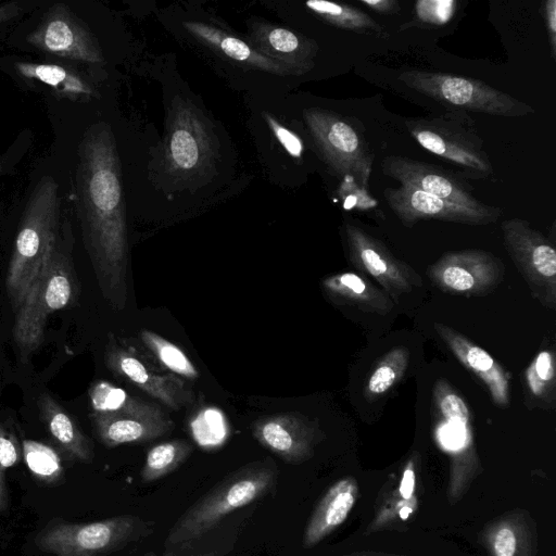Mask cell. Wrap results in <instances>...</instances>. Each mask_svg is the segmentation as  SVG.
Returning <instances> with one entry per match:
<instances>
[{
  "label": "cell",
  "mask_w": 556,
  "mask_h": 556,
  "mask_svg": "<svg viewBox=\"0 0 556 556\" xmlns=\"http://www.w3.org/2000/svg\"><path fill=\"white\" fill-rule=\"evenodd\" d=\"M383 195L389 207L405 227L420 220H442L469 226H486L497 222L503 210L491 205L488 210H475L444 201L409 186L388 187Z\"/></svg>",
  "instance_id": "14"
},
{
  "label": "cell",
  "mask_w": 556,
  "mask_h": 556,
  "mask_svg": "<svg viewBox=\"0 0 556 556\" xmlns=\"http://www.w3.org/2000/svg\"><path fill=\"white\" fill-rule=\"evenodd\" d=\"M303 115L331 172L343 182L367 190L375 156L355 122L319 108L305 109Z\"/></svg>",
  "instance_id": "6"
},
{
  "label": "cell",
  "mask_w": 556,
  "mask_h": 556,
  "mask_svg": "<svg viewBox=\"0 0 556 556\" xmlns=\"http://www.w3.org/2000/svg\"><path fill=\"white\" fill-rule=\"evenodd\" d=\"M410 136L427 151L464 169L467 177L486 179L493 175L483 140L465 113L405 118Z\"/></svg>",
  "instance_id": "7"
},
{
  "label": "cell",
  "mask_w": 556,
  "mask_h": 556,
  "mask_svg": "<svg viewBox=\"0 0 556 556\" xmlns=\"http://www.w3.org/2000/svg\"><path fill=\"white\" fill-rule=\"evenodd\" d=\"M190 547L181 549H165L162 554L149 552L142 556H225L229 552V548H210L206 551H191Z\"/></svg>",
  "instance_id": "41"
},
{
  "label": "cell",
  "mask_w": 556,
  "mask_h": 556,
  "mask_svg": "<svg viewBox=\"0 0 556 556\" xmlns=\"http://www.w3.org/2000/svg\"><path fill=\"white\" fill-rule=\"evenodd\" d=\"M359 3L367 9L383 15L396 14L401 10V4L396 0H361Z\"/></svg>",
  "instance_id": "42"
},
{
  "label": "cell",
  "mask_w": 556,
  "mask_h": 556,
  "mask_svg": "<svg viewBox=\"0 0 556 556\" xmlns=\"http://www.w3.org/2000/svg\"><path fill=\"white\" fill-rule=\"evenodd\" d=\"M105 365L116 376L127 380L167 407L179 410L193 401V393L173 375H157L132 352L111 337L105 348Z\"/></svg>",
  "instance_id": "18"
},
{
  "label": "cell",
  "mask_w": 556,
  "mask_h": 556,
  "mask_svg": "<svg viewBox=\"0 0 556 556\" xmlns=\"http://www.w3.org/2000/svg\"><path fill=\"white\" fill-rule=\"evenodd\" d=\"M252 434L263 447L290 465L311 459L320 440L317 427L295 413L261 417L253 422Z\"/></svg>",
  "instance_id": "17"
},
{
  "label": "cell",
  "mask_w": 556,
  "mask_h": 556,
  "mask_svg": "<svg viewBox=\"0 0 556 556\" xmlns=\"http://www.w3.org/2000/svg\"><path fill=\"white\" fill-rule=\"evenodd\" d=\"M544 20L546 25V30L548 35L549 46L552 50V55L555 58L556 52V1L547 0L544 2Z\"/></svg>",
  "instance_id": "40"
},
{
  "label": "cell",
  "mask_w": 556,
  "mask_h": 556,
  "mask_svg": "<svg viewBox=\"0 0 556 556\" xmlns=\"http://www.w3.org/2000/svg\"><path fill=\"white\" fill-rule=\"evenodd\" d=\"M27 41L37 49L74 61L101 63V49L80 20L63 3L51 7Z\"/></svg>",
  "instance_id": "15"
},
{
  "label": "cell",
  "mask_w": 556,
  "mask_h": 556,
  "mask_svg": "<svg viewBox=\"0 0 556 556\" xmlns=\"http://www.w3.org/2000/svg\"><path fill=\"white\" fill-rule=\"evenodd\" d=\"M89 399L93 413L100 414L150 413L161 408L156 404L134 397L124 389L103 380L90 387Z\"/></svg>",
  "instance_id": "30"
},
{
  "label": "cell",
  "mask_w": 556,
  "mask_h": 556,
  "mask_svg": "<svg viewBox=\"0 0 556 556\" xmlns=\"http://www.w3.org/2000/svg\"><path fill=\"white\" fill-rule=\"evenodd\" d=\"M75 186L83 239L99 288L121 311L127 302V228L121 164L109 125L94 124L85 131Z\"/></svg>",
  "instance_id": "1"
},
{
  "label": "cell",
  "mask_w": 556,
  "mask_h": 556,
  "mask_svg": "<svg viewBox=\"0 0 556 556\" xmlns=\"http://www.w3.org/2000/svg\"><path fill=\"white\" fill-rule=\"evenodd\" d=\"M22 11L21 5L17 2H8L0 5V24L12 20Z\"/></svg>",
  "instance_id": "43"
},
{
  "label": "cell",
  "mask_w": 556,
  "mask_h": 556,
  "mask_svg": "<svg viewBox=\"0 0 556 556\" xmlns=\"http://www.w3.org/2000/svg\"><path fill=\"white\" fill-rule=\"evenodd\" d=\"M226 425L224 415L215 408H207L201 410L197 418L192 421V432L194 438L203 444H210V442H219L218 438L211 430L212 427H218Z\"/></svg>",
  "instance_id": "37"
},
{
  "label": "cell",
  "mask_w": 556,
  "mask_h": 556,
  "mask_svg": "<svg viewBox=\"0 0 556 556\" xmlns=\"http://www.w3.org/2000/svg\"><path fill=\"white\" fill-rule=\"evenodd\" d=\"M480 542L489 556H538V527L528 510L514 509L486 522Z\"/></svg>",
  "instance_id": "22"
},
{
  "label": "cell",
  "mask_w": 556,
  "mask_h": 556,
  "mask_svg": "<svg viewBox=\"0 0 556 556\" xmlns=\"http://www.w3.org/2000/svg\"><path fill=\"white\" fill-rule=\"evenodd\" d=\"M305 5L321 20L336 27L379 37L386 35L383 26L355 7L324 0H309Z\"/></svg>",
  "instance_id": "29"
},
{
  "label": "cell",
  "mask_w": 556,
  "mask_h": 556,
  "mask_svg": "<svg viewBox=\"0 0 556 556\" xmlns=\"http://www.w3.org/2000/svg\"><path fill=\"white\" fill-rule=\"evenodd\" d=\"M433 400L439 415L446 421L442 429L443 443L453 451L447 495L454 505L479 475L481 465L472 443L470 412L464 399L440 379L433 388Z\"/></svg>",
  "instance_id": "11"
},
{
  "label": "cell",
  "mask_w": 556,
  "mask_h": 556,
  "mask_svg": "<svg viewBox=\"0 0 556 556\" xmlns=\"http://www.w3.org/2000/svg\"><path fill=\"white\" fill-rule=\"evenodd\" d=\"M433 328L455 357L488 388L493 403L509 406V380L505 369L482 348L447 325L434 323Z\"/></svg>",
  "instance_id": "21"
},
{
  "label": "cell",
  "mask_w": 556,
  "mask_h": 556,
  "mask_svg": "<svg viewBox=\"0 0 556 556\" xmlns=\"http://www.w3.org/2000/svg\"><path fill=\"white\" fill-rule=\"evenodd\" d=\"M265 117L277 140L283 146L288 153L294 157H300L303 148L299 137L279 124L270 115L266 114Z\"/></svg>",
  "instance_id": "39"
},
{
  "label": "cell",
  "mask_w": 556,
  "mask_h": 556,
  "mask_svg": "<svg viewBox=\"0 0 556 556\" xmlns=\"http://www.w3.org/2000/svg\"><path fill=\"white\" fill-rule=\"evenodd\" d=\"M91 420L98 439L110 448L150 442L164 437L174 428L173 420L162 408L121 415L92 413Z\"/></svg>",
  "instance_id": "20"
},
{
  "label": "cell",
  "mask_w": 556,
  "mask_h": 556,
  "mask_svg": "<svg viewBox=\"0 0 556 556\" xmlns=\"http://www.w3.org/2000/svg\"><path fill=\"white\" fill-rule=\"evenodd\" d=\"M216 156L214 137L198 109L181 99L173 103L164 147V163L174 177L194 180L210 172Z\"/></svg>",
  "instance_id": "9"
},
{
  "label": "cell",
  "mask_w": 556,
  "mask_h": 556,
  "mask_svg": "<svg viewBox=\"0 0 556 556\" xmlns=\"http://www.w3.org/2000/svg\"><path fill=\"white\" fill-rule=\"evenodd\" d=\"M153 531V522L129 514L81 523L56 518L40 530L34 542L51 556H108Z\"/></svg>",
  "instance_id": "5"
},
{
  "label": "cell",
  "mask_w": 556,
  "mask_h": 556,
  "mask_svg": "<svg viewBox=\"0 0 556 556\" xmlns=\"http://www.w3.org/2000/svg\"><path fill=\"white\" fill-rule=\"evenodd\" d=\"M399 80L440 103L469 112L502 117L534 113L528 103L471 77L409 70L401 73Z\"/></svg>",
  "instance_id": "8"
},
{
  "label": "cell",
  "mask_w": 556,
  "mask_h": 556,
  "mask_svg": "<svg viewBox=\"0 0 556 556\" xmlns=\"http://www.w3.org/2000/svg\"><path fill=\"white\" fill-rule=\"evenodd\" d=\"M526 380L533 396L554 402L555 359L549 351L540 352L529 366Z\"/></svg>",
  "instance_id": "35"
},
{
  "label": "cell",
  "mask_w": 556,
  "mask_h": 556,
  "mask_svg": "<svg viewBox=\"0 0 556 556\" xmlns=\"http://www.w3.org/2000/svg\"><path fill=\"white\" fill-rule=\"evenodd\" d=\"M358 496L357 480L348 476L336 481L320 498L305 526L302 545L313 548L348 518Z\"/></svg>",
  "instance_id": "23"
},
{
  "label": "cell",
  "mask_w": 556,
  "mask_h": 556,
  "mask_svg": "<svg viewBox=\"0 0 556 556\" xmlns=\"http://www.w3.org/2000/svg\"><path fill=\"white\" fill-rule=\"evenodd\" d=\"M325 293L337 304H349L362 311L387 315L394 302L383 290L353 271L330 275L321 280Z\"/></svg>",
  "instance_id": "25"
},
{
  "label": "cell",
  "mask_w": 556,
  "mask_h": 556,
  "mask_svg": "<svg viewBox=\"0 0 556 556\" xmlns=\"http://www.w3.org/2000/svg\"><path fill=\"white\" fill-rule=\"evenodd\" d=\"M277 481L278 468L270 457L228 473L176 520L165 538V549L192 546L225 517L270 494Z\"/></svg>",
  "instance_id": "2"
},
{
  "label": "cell",
  "mask_w": 556,
  "mask_h": 556,
  "mask_svg": "<svg viewBox=\"0 0 556 556\" xmlns=\"http://www.w3.org/2000/svg\"><path fill=\"white\" fill-rule=\"evenodd\" d=\"M15 68L23 77L51 87L63 98L76 100L94 94L93 88L83 76L62 65L20 61L15 63Z\"/></svg>",
  "instance_id": "28"
},
{
  "label": "cell",
  "mask_w": 556,
  "mask_h": 556,
  "mask_svg": "<svg viewBox=\"0 0 556 556\" xmlns=\"http://www.w3.org/2000/svg\"><path fill=\"white\" fill-rule=\"evenodd\" d=\"M250 40V46L266 56L286 64L295 75L303 74L314 66L317 46L291 30L256 24L252 26Z\"/></svg>",
  "instance_id": "24"
},
{
  "label": "cell",
  "mask_w": 556,
  "mask_h": 556,
  "mask_svg": "<svg viewBox=\"0 0 556 556\" xmlns=\"http://www.w3.org/2000/svg\"><path fill=\"white\" fill-rule=\"evenodd\" d=\"M140 338L168 370L186 379H198L199 371L197 367L178 345L147 329L140 331Z\"/></svg>",
  "instance_id": "33"
},
{
  "label": "cell",
  "mask_w": 556,
  "mask_h": 556,
  "mask_svg": "<svg viewBox=\"0 0 556 556\" xmlns=\"http://www.w3.org/2000/svg\"><path fill=\"white\" fill-rule=\"evenodd\" d=\"M184 27L206 46L231 60L269 73L295 75L294 71L286 64L266 56L249 43L218 28L200 22H185Z\"/></svg>",
  "instance_id": "27"
},
{
  "label": "cell",
  "mask_w": 556,
  "mask_h": 556,
  "mask_svg": "<svg viewBox=\"0 0 556 556\" xmlns=\"http://www.w3.org/2000/svg\"><path fill=\"white\" fill-rule=\"evenodd\" d=\"M77 278L70 252L58 244L16 308L13 337L23 359L42 343L48 317L76 300Z\"/></svg>",
  "instance_id": "4"
},
{
  "label": "cell",
  "mask_w": 556,
  "mask_h": 556,
  "mask_svg": "<svg viewBox=\"0 0 556 556\" xmlns=\"http://www.w3.org/2000/svg\"><path fill=\"white\" fill-rule=\"evenodd\" d=\"M343 230L352 265L372 277L393 302L422 286L418 273L396 258L382 241L348 220L344 222Z\"/></svg>",
  "instance_id": "13"
},
{
  "label": "cell",
  "mask_w": 556,
  "mask_h": 556,
  "mask_svg": "<svg viewBox=\"0 0 556 556\" xmlns=\"http://www.w3.org/2000/svg\"><path fill=\"white\" fill-rule=\"evenodd\" d=\"M504 247L527 282L532 296L556 308V251L549 240L519 217L501 224Z\"/></svg>",
  "instance_id": "10"
},
{
  "label": "cell",
  "mask_w": 556,
  "mask_h": 556,
  "mask_svg": "<svg viewBox=\"0 0 556 556\" xmlns=\"http://www.w3.org/2000/svg\"><path fill=\"white\" fill-rule=\"evenodd\" d=\"M420 454L414 451L406 460L394 486L389 480L379 493L375 516L364 534L379 531H400L416 515L419 506L417 482L420 468Z\"/></svg>",
  "instance_id": "19"
},
{
  "label": "cell",
  "mask_w": 556,
  "mask_h": 556,
  "mask_svg": "<svg viewBox=\"0 0 556 556\" xmlns=\"http://www.w3.org/2000/svg\"><path fill=\"white\" fill-rule=\"evenodd\" d=\"M455 5V1H419L416 13L424 24L442 25L451 18Z\"/></svg>",
  "instance_id": "38"
},
{
  "label": "cell",
  "mask_w": 556,
  "mask_h": 556,
  "mask_svg": "<svg viewBox=\"0 0 556 556\" xmlns=\"http://www.w3.org/2000/svg\"><path fill=\"white\" fill-rule=\"evenodd\" d=\"M2 174V164H0V176Z\"/></svg>",
  "instance_id": "45"
},
{
  "label": "cell",
  "mask_w": 556,
  "mask_h": 556,
  "mask_svg": "<svg viewBox=\"0 0 556 556\" xmlns=\"http://www.w3.org/2000/svg\"><path fill=\"white\" fill-rule=\"evenodd\" d=\"M20 450L16 437L0 425V513L9 508V492L5 473L18 460Z\"/></svg>",
  "instance_id": "36"
},
{
  "label": "cell",
  "mask_w": 556,
  "mask_h": 556,
  "mask_svg": "<svg viewBox=\"0 0 556 556\" xmlns=\"http://www.w3.org/2000/svg\"><path fill=\"white\" fill-rule=\"evenodd\" d=\"M505 266L491 252L479 249L448 251L428 268L432 285L445 293L480 296L503 281Z\"/></svg>",
  "instance_id": "12"
},
{
  "label": "cell",
  "mask_w": 556,
  "mask_h": 556,
  "mask_svg": "<svg viewBox=\"0 0 556 556\" xmlns=\"http://www.w3.org/2000/svg\"><path fill=\"white\" fill-rule=\"evenodd\" d=\"M192 446L184 440H170L153 445L140 470L143 483H152L177 470L191 455Z\"/></svg>",
  "instance_id": "31"
},
{
  "label": "cell",
  "mask_w": 556,
  "mask_h": 556,
  "mask_svg": "<svg viewBox=\"0 0 556 556\" xmlns=\"http://www.w3.org/2000/svg\"><path fill=\"white\" fill-rule=\"evenodd\" d=\"M59 222V186L45 176L29 197L8 268L7 291L15 309L58 244Z\"/></svg>",
  "instance_id": "3"
},
{
  "label": "cell",
  "mask_w": 556,
  "mask_h": 556,
  "mask_svg": "<svg viewBox=\"0 0 556 556\" xmlns=\"http://www.w3.org/2000/svg\"><path fill=\"white\" fill-rule=\"evenodd\" d=\"M23 454L31 475L42 483L54 484L63 478V466L58 453L47 444L24 440Z\"/></svg>",
  "instance_id": "34"
},
{
  "label": "cell",
  "mask_w": 556,
  "mask_h": 556,
  "mask_svg": "<svg viewBox=\"0 0 556 556\" xmlns=\"http://www.w3.org/2000/svg\"><path fill=\"white\" fill-rule=\"evenodd\" d=\"M382 173L399 181L444 201L475 210H488V205L471 193V189L454 174L432 164L403 155H388L381 163Z\"/></svg>",
  "instance_id": "16"
},
{
  "label": "cell",
  "mask_w": 556,
  "mask_h": 556,
  "mask_svg": "<svg viewBox=\"0 0 556 556\" xmlns=\"http://www.w3.org/2000/svg\"><path fill=\"white\" fill-rule=\"evenodd\" d=\"M343 556H407V555H397V554H390V553H383V552L368 551V552L353 553V554L343 555Z\"/></svg>",
  "instance_id": "44"
},
{
  "label": "cell",
  "mask_w": 556,
  "mask_h": 556,
  "mask_svg": "<svg viewBox=\"0 0 556 556\" xmlns=\"http://www.w3.org/2000/svg\"><path fill=\"white\" fill-rule=\"evenodd\" d=\"M409 351L404 346L390 350L369 375L364 394L369 401L386 394L403 378L408 364Z\"/></svg>",
  "instance_id": "32"
},
{
  "label": "cell",
  "mask_w": 556,
  "mask_h": 556,
  "mask_svg": "<svg viewBox=\"0 0 556 556\" xmlns=\"http://www.w3.org/2000/svg\"><path fill=\"white\" fill-rule=\"evenodd\" d=\"M37 404L40 418L59 448L77 462L91 463L92 443L72 416L48 393H42Z\"/></svg>",
  "instance_id": "26"
}]
</instances>
